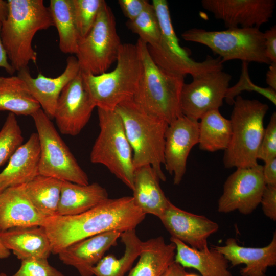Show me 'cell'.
<instances>
[{
    "mask_svg": "<svg viewBox=\"0 0 276 276\" xmlns=\"http://www.w3.org/2000/svg\"><path fill=\"white\" fill-rule=\"evenodd\" d=\"M146 215L132 196L108 198L83 213L46 218L42 226L50 240L52 254L58 255L68 246L107 232L135 229Z\"/></svg>",
    "mask_w": 276,
    "mask_h": 276,
    "instance_id": "cell-1",
    "label": "cell"
},
{
    "mask_svg": "<svg viewBox=\"0 0 276 276\" xmlns=\"http://www.w3.org/2000/svg\"><path fill=\"white\" fill-rule=\"evenodd\" d=\"M8 13L1 24L0 36L9 62L15 70L36 63L32 47L36 33L54 26L48 7L42 0H8Z\"/></svg>",
    "mask_w": 276,
    "mask_h": 276,
    "instance_id": "cell-2",
    "label": "cell"
},
{
    "mask_svg": "<svg viewBox=\"0 0 276 276\" xmlns=\"http://www.w3.org/2000/svg\"><path fill=\"white\" fill-rule=\"evenodd\" d=\"M135 45L141 70L137 88L131 99L147 113L170 124L183 116L180 96L185 77L157 65L149 53L147 44L140 39Z\"/></svg>",
    "mask_w": 276,
    "mask_h": 276,
    "instance_id": "cell-3",
    "label": "cell"
},
{
    "mask_svg": "<svg viewBox=\"0 0 276 276\" xmlns=\"http://www.w3.org/2000/svg\"><path fill=\"white\" fill-rule=\"evenodd\" d=\"M115 110L120 115L133 153L134 169L151 166L160 180L166 177L162 169L164 164L165 132L168 124L150 114L130 99Z\"/></svg>",
    "mask_w": 276,
    "mask_h": 276,
    "instance_id": "cell-4",
    "label": "cell"
},
{
    "mask_svg": "<svg viewBox=\"0 0 276 276\" xmlns=\"http://www.w3.org/2000/svg\"><path fill=\"white\" fill-rule=\"evenodd\" d=\"M116 62L112 71L101 74L81 71L84 88L97 108L114 110L135 93L141 70L136 45L122 43Z\"/></svg>",
    "mask_w": 276,
    "mask_h": 276,
    "instance_id": "cell-5",
    "label": "cell"
},
{
    "mask_svg": "<svg viewBox=\"0 0 276 276\" xmlns=\"http://www.w3.org/2000/svg\"><path fill=\"white\" fill-rule=\"evenodd\" d=\"M230 121L232 136L224 150L225 168H248L258 165L257 153L264 131V119L269 106L256 99L237 96Z\"/></svg>",
    "mask_w": 276,
    "mask_h": 276,
    "instance_id": "cell-6",
    "label": "cell"
},
{
    "mask_svg": "<svg viewBox=\"0 0 276 276\" xmlns=\"http://www.w3.org/2000/svg\"><path fill=\"white\" fill-rule=\"evenodd\" d=\"M153 6L160 30V38L155 45L148 47L149 53L155 63L173 74L192 77L209 72L222 70L223 63L220 57L208 55L204 60L197 62L190 57L191 51L182 47L175 32L168 2L153 0Z\"/></svg>",
    "mask_w": 276,
    "mask_h": 276,
    "instance_id": "cell-7",
    "label": "cell"
},
{
    "mask_svg": "<svg viewBox=\"0 0 276 276\" xmlns=\"http://www.w3.org/2000/svg\"><path fill=\"white\" fill-rule=\"evenodd\" d=\"M100 132L91 149L90 160L101 164L131 190L134 168L132 148L122 120L114 110L97 108Z\"/></svg>",
    "mask_w": 276,
    "mask_h": 276,
    "instance_id": "cell-8",
    "label": "cell"
},
{
    "mask_svg": "<svg viewBox=\"0 0 276 276\" xmlns=\"http://www.w3.org/2000/svg\"><path fill=\"white\" fill-rule=\"evenodd\" d=\"M181 36L185 41L206 46L219 55L222 63L240 60L248 63H271L265 54L264 33L259 28L237 27L221 31L193 28Z\"/></svg>",
    "mask_w": 276,
    "mask_h": 276,
    "instance_id": "cell-9",
    "label": "cell"
},
{
    "mask_svg": "<svg viewBox=\"0 0 276 276\" xmlns=\"http://www.w3.org/2000/svg\"><path fill=\"white\" fill-rule=\"evenodd\" d=\"M31 117L40 145L39 174L80 185L89 184L87 174L61 138L51 119L41 108Z\"/></svg>",
    "mask_w": 276,
    "mask_h": 276,
    "instance_id": "cell-10",
    "label": "cell"
},
{
    "mask_svg": "<svg viewBox=\"0 0 276 276\" xmlns=\"http://www.w3.org/2000/svg\"><path fill=\"white\" fill-rule=\"evenodd\" d=\"M122 44L114 15L105 2L90 30L79 41L75 55L80 71L93 75L106 72L117 61Z\"/></svg>",
    "mask_w": 276,
    "mask_h": 276,
    "instance_id": "cell-11",
    "label": "cell"
},
{
    "mask_svg": "<svg viewBox=\"0 0 276 276\" xmlns=\"http://www.w3.org/2000/svg\"><path fill=\"white\" fill-rule=\"evenodd\" d=\"M192 78V82L182 86L181 109L183 116L199 121L208 112L222 106L232 76L217 70Z\"/></svg>",
    "mask_w": 276,
    "mask_h": 276,
    "instance_id": "cell-12",
    "label": "cell"
},
{
    "mask_svg": "<svg viewBox=\"0 0 276 276\" xmlns=\"http://www.w3.org/2000/svg\"><path fill=\"white\" fill-rule=\"evenodd\" d=\"M263 166L237 168L227 178L218 202V211L227 213L238 210L248 215L260 204L265 188Z\"/></svg>",
    "mask_w": 276,
    "mask_h": 276,
    "instance_id": "cell-13",
    "label": "cell"
},
{
    "mask_svg": "<svg viewBox=\"0 0 276 276\" xmlns=\"http://www.w3.org/2000/svg\"><path fill=\"white\" fill-rule=\"evenodd\" d=\"M203 9L225 26L252 28L267 23L272 17L275 0H202Z\"/></svg>",
    "mask_w": 276,
    "mask_h": 276,
    "instance_id": "cell-14",
    "label": "cell"
},
{
    "mask_svg": "<svg viewBox=\"0 0 276 276\" xmlns=\"http://www.w3.org/2000/svg\"><path fill=\"white\" fill-rule=\"evenodd\" d=\"M95 106L84 88L81 71L63 89L54 118L60 132L75 136L88 122Z\"/></svg>",
    "mask_w": 276,
    "mask_h": 276,
    "instance_id": "cell-15",
    "label": "cell"
},
{
    "mask_svg": "<svg viewBox=\"0 0 276 276\" xmlns=\"http://www.w3.org/2000/svg\"><path fill=\"white\" fill-rule=\"evenodd\" d=\"M199 121L182 116L168 124L165 132L164 165L173 183H180L186 172L187 159L198 144Z\"/></svg>",
    "mask_w": 276,
    "mask_h": 276,
    "instance_id": "cell-16",
    "label": "cell"
},
{
    "mask_svg": "<svg viewBox=\"0 0 276 276\" xmlns=\"http://www.w3.org/2000/svg\"><path fill=\"white\" fill-rule=\"evenodd\" d=\"M159 219L172 237L202 251L209 249L208 239L219 229L216 222L183 210L171 201Z\"/></svg>",
    "mask_w": 276,
    "mask_h": 276,
    "instance_id": "cell-17",
    "label": "cell"
},
{
    "mask_svg": "<svg viewBox=\"0 0 276 276\" xmlns=\"http://www.w3.org/2000/svg\"><path fill=\"white\" fill-rule=\"evenodd\" d=\"M80 71L76 57L71 56L66 59L64 71L56 77H48L39 73L36 78H33L28 66L18 71L17 76L25 82L42 110L52 119L62 90Z\"/></svg>",
    "mask_w": 276,
    "mask_h": 276,
    "instance_id": "cell-18",
    "label": "cell"
},
{
    "mask_svg": "<svg viewBox=\"0 0 276 276\" xmlns=\"http://www.w3.org/2000/svg\"><path fill=\"white\" fill-rule=\"evenodd\" d=\"M122 233L107 232L78 241L60 251L59 258L64 264L75 268L80 276H93V268L117 244Z\"/></svg>",
    "mask_w": 276,
    "mask_h": 276,
    "instance_id": "cell-19",
    "label": "cell"
},
{
    "mask_svg": "<svg viewBox=\"0 0 276 276\" xmlns=\"http://www.w3.org/2000/svg\"><path fill=\"white\" fill-rule=\"evenodd\" d=\"M222 254L233 266L244 264L240 271L241 276H266L267 269L276 265V233L267 245L262 247L240 246L233 238H228L224 245L211 247Z\"/></svg>",
    "mask_w": 276,
    "mask_h": 276,
    "instance_id": "cell-20",
    "label": "cell"
},
{
    "mask_svg": "<svg viewBox=\"0 0 276 276\" xmlns=\"http://www.w3.org/2000/svg\"><path fill=\"white\" fill-rule=\"evenodd\" d=\"M25 185L8 188L0 193V232L43 225L47 217L30 200Z\"/></svg>",
    "mask_w": 276,
    "mask_h": 276,
    "instance_id": "cell-21",
    "label": "cell"
},
{
    "mask_svg": "<svg viewBox=\"0 0 276 276\" xmlns=\"http://www.w3.org/2000/svg\"><path fill=\"white\" fill-rule=\"evenodd\" d=\"M39 158L38 134L33 133L11 156L0 173V193L8 188L27 184L38 175Z\"/></svg>",
    "mask_w": 276,
    "mask_h": 276,
    "instance_id": "cell-22",
    "label": "cell"
},
{
    "mask_svg": "<svg viewBox=\"0 0 276 276\" xmlns=\"http://www.w3.org/2000/svg\"><path fill=\"white\" fill-rule=\"evenodd\" d=\"M5 246L21 261L48 259L52 254L48 236L42 226L18 227L0 232Z\"/></svg>",
    "mask_w": 276,
    "mask_h": 276,
    "instance_id": "cell-23",
    "label": "cell"
},
{
    "mask_svg": "<svg viewBox=\"0 0 276 276\" xmlns=\"http://www.w3.org/2000/svg\"><path fill=\"white\" fill-rule=\"evenodd\" d=\"M159 179L150 165L134 170L132 196L134 204L145 214L158 218L170 201L166 197L159 185Z\"/></svg>",
    "mask_w": 276,
    "mask_h": 276,
    "instance_id": "cell-24",
    "label": "cell"
},
{
    "mask_svg": "<svg viewBox=\"0 0 276 276\" xmlns=\"http://www.w3.org/2000/svg\"><path fill=\"white\" fill-rule=\"evenodd\" d=\"M108 198L107 190L98 183L83 185L63 181L57 215L79 214L95 207Z\"/></svg>",
    "mask_w": 276,
    "mask_h": 276,
    "instance_id": "cell-25",
    "label": "cell"
},
{
    "mask_svg": "<svg viewBox=\"0 0 276 276\" xmlns=\"http://www.w3.org/2000/svg\"><path fill=\"white\" fill-rule=\"evenodd\" d=\"M170 241L176 246L174 261L183 267L194 268L201 276H232L228 261L213 248L202 251L175 238L171 237Z\"/></svg>",
    "mask_w": 276,
    "mask_h": 276,
    "instance_id": "cell-26",
    "label": "cell"
},
{
    "mask_svg": "<svg viewBox=\"0 0 276 276\" xmlns=\"http://www.w3.org/2000/svg\"><path fill=\"white\" fill-rule=\"evenodd\" d=\"M176 246L162 237L142 241L139 261L127 276H163L174 262Z\"/></svg>",
    "mask_w": 276,
    "mask_h": 276,
    "instance_id": "cell-27",
    "label": "cell"
},
{
    "mask_svg": "<svg viewBox=\"0 0 276 276\" xmlns=\"http://www.w3.org/2000/svg\"><path fill=\"white\" fill-rule=\"evenodd\" d=\"M41 107L17 75L0 76V111L32 116Z\"/></svg>",
    "mask_w": 276,
    "mask_h": 276,
    "instance_id": "cell-28",
    "label": "cell"
},
{
    "mask_svg": "<svg viewBox=\"0 0 276 276\" xmlns=\"http://www.w3.org/2000/svg\"><path fill=\"white\" fill-rule=\"evenodd\" d=\"M200 120L199 149L211 152L225 150L229 144L232 136L230 120L224 118L219 109L208 112Z\"/></svg>",
    "mask_w": 276,
    "mask_h": 276,
    "instance_id": "cell-29",
    "label": "cell"
},
{
    "mask_svg": "<svg viewBox=\"0 0 276 276\" xmlns=\"http://www.w3.org/2000/svg\"><path fill=\"white\" fill-rule=\"evenodd\" d=\"M120 238L125 246L123 255L117 258L113 255L104 256L93 268L95 276H125L139 257L142 241L137 236L135 230L122 233Z\"/></svg>",
    "mask_w": 276,
    "mask_h": 276,
    "instance_id": "cell-30",
    "label": "cell"
},
{
    "mask_svg": "<svg viewBox=\"0 0 276 276\" xmlns=\"http://www.w3.org/2000/svg\"><path fill=\"white\" fill-rule=\"evenodd\" d=\"M59 36V48L65 54H76L81 37L74 19L71 0H51L48 7Z\"/></svg>",
    "mask_w": 276,
    "mask_h": 276,
    "instance_id": "cell-31",
    "label": "cell"
},
{
    "mask_svg": "<svg viewBox=\"0 0 276 276\" xmlns=\"http://www.w3.org/2000/svg\"><path fill=\"white\" fill-rule=\"evenodd\" d=\"M62 181L39 174L25 185V191L30 200L47 218L57 214Z\"/></svg>",
    "mask_w": 276,
    "mask_h": 276,
    "instance_id": "cell-32",
    "label": "cell"
},
{
    "mask_svg": "<svg viewBox=\"0 0 276 276\" xmlns=\"http://www.w3.org/2000/svg\"><path fill=\"white\" fill-rule=\"evenodd\" d=\"M127 27L139 36L147 45L157 44L160 38V30L155 9L150 3L134 20L128 21Z\"/></svg>",
    "mask_w": 276,
    "mask_h": 276,
    "instance_id": "cell-33",
    "label": "cell"
},
{
    "mask_svg": "<svg viewBox=\"0 0 276 276\" xmlns=\"http://www.w3.org/2000/svg\"><path fill=\"white\" fill-rule=\"evenodd\" d=\"M24 137L15 114L9 112L0 130V166L23 144Z\"/></svg>",
    "mask_w": 276,
    "mask_h": 276,
    "instance_id": "cell-34",
    "label": "cell"
},
{
    "mask_svg": "<svg viewBox=\"0 0 276 276\" xmlns=\"http://www.w3.org/2000/svg\"><path fill=\"white\" fill-rule=\"evenodd\" d=\"M104 0H71L73 15L81 38L93 26Z\"/></svg>",
    "mask_w": 276,
    "mask_h": 276,
    "instance_id": "cell-35",
    "label": "cell"
},
{
    "mask_svg": "<svg viewBox=\"0 0 276 276\" xmlns=\"http://www.w3.org/2000/svg\"><path fill=\"white\" fill-rule=\"evenodd\" d=\"M248 63L242 62L241 73L238 82L233 86L229 87L226 92L224 100L232 105L235 98L244 91L256 92L276 105V90L270 87H262L254 84L250 78L248 73Z\"/></svg>",
    "mask_w": 276,
    "mask_h": 276,
    "instance_id": "cell-36",
    "label": "cell"
},
{
    "mask_svg": "<svg viewBox=\"0 0 276 276\" xmlns=\"http://www.w3.org/2000/svg\"><path fill=\"white\" fill-rule=\"evenodd\" d=\"M12 276H64L51 265L48 259H30L21 261L20 266Z\"/></svg>",
    "mask_w": 276,
    "mask_h": 276,
    "instance_id": "cell-37",
    "label": "cell"
},
{
    "mask_svg": "<svg viewBox=\"0 0 276 276\" xmlns=\"http://www.w3.org/2000/svg\"><path fill=\"white\" fill-rule=\"evenodd\" d=\"M276 158V112L271 116L269 122L264 129L260 143L257 159L264 163Z\"/></svg>",
    "mask_w": 276,
    "mask_h": 276,
    "instance_id": "cell-38",
    "label": "cell"
},
{
    "mask_svg": "<svg viewBox=\"0 0 276 276\" xmlns=\"http://www.w3.org/2000/svg\"><path fill=\"white\" fill-rule=\"evenodd\" d=\"M260 204L265 215L273 221L276 220V185H266Z\"/></svg>",
    "mask_w": 276,
    "mask_h": 276,
    "instance_id": "cell-39",
    "label": "cell"
},
{
    "mask_svg": "<svg viewBox=\"0 0 276 276\" xmlns=\"http://www.w3.org/2000/svg\"><path fill=\"white\" fill-rule=\"evenodd\" d=\"M147 0H119L118 4L128 21L135 19L149 4Z\"/></svg>",
    "mask_w": 276,
    "mask_h": 276,
    "instance_id": "cell-40",
    "label": "cell"
},
{
    "mask_svg": "<svg viewBox=\"0 0 276 276\" xmlns=\"http://www.w3.org/2000/svg\"><path fill=\"white\" fill-rule=\"evenodd\" d=\"M264 33V48L267 58L271 63L276 62V26L271 27Z\"/></svg>",
    "mask_w": 276,
    "mask_h": 276,
    "instance_id": "cell-41",
    "label": "cell"
},
{
    "mask_svg": "<svg viewBox=\"0 0 276 276\" xmlns=\"http://www.w3.org/2000/svg\"><path fill=\"white\" fill-rule=\"evenodd\" d=\"M263 175L266 185H276V158L265 163Z\"/></svg>",
    "mask_w": 276,
    "mask_h": 276,
    "instance_id": "cell-42",
    "label": "cell"
},
{
    "mask_svg": "<svg viewBox=\"0 0 276 276\" xmlns=\"http://www.w3.org/2000/svg\"><path fill=\"white\" fill-rule=\"evenodd\" d=\"M1 24L0 23V32ZM0 68H3L7 73L13 75L16 72L8 60L7 53L2 43L0 36Z\"/></svg>",
    "mask_w": 276,
    "mask_h": 276,
    "instance_id": "cell-43",
    "label": "cell"
},
{
    "mask_svg": "<svg viewBox=\"0 0 276 276\" xmlns=\"http://www.w3.org/2000/svg\"><path fill=\"white\" fill-rule=\"evenodd\" d=\"M266 82L269 87L276 90V62L269 64L266 74Z\"/></svg>",
    "mask_w": 276,
    "mask_h": 276,
    "instance_id": "cell-44",
    "label": "cell"
},
{
    "mask_svg": "<svg viewBox=\"0 0 276 276\" xmlns=\"http://www.w3.org/2000/svg\"><path fill=\"white\" fill-rule=\"evenodd\" d=\"M186 273L185 268L174 261L163 276H183Z\"/></svg>",
    "mask_w": 276,
    "mask_h": 276,
    "instance_id": "cell-45",
    "label": "cell"
},
{
    "mask_svg": "<svg viewBox=\"0 0 276 276\" xmlns=\"http://www.w3.org/2000/svg\"><path fill=\"white\" fill-rule=\"evenodd\" d=\"M8 13L7 1L0 0V23L4 21Z\"/></svg>",
    "mask_w": 276,
    "mask_h": 276,
    "instance_id": "cell-46",
    "label": "cell"
},
{
    "mask_svg": "<svg viewBox=\"0 0 276 276\" xmlns=\"http://www.w3.org/2000/svg\"><path fill=\"white\" fill-rule=\"evenodd\" d=\"M10 255V251L5 246L0 238V259L7 258Z\"/></svg>",
    "mask_w": 276,
    "mask_h": 276,
    "instance_id": "cell-47",
    "label": "cell"
},
{
    "mask_svg": "<svg viewBox=\"0 0 276 276\" xmlns=\"http://www.w3.org/2000/svg\"><path fill=\"white\" fill-rule=\"evenodd\" d=\"M183 276H198V275L194 273H189L186 272Z\"/></svg>",
    "mask_w": 276,
    "mask_h": 276,
    "instance_id": "cell-48",
    "label": "cell"
},
{
    "mask_svg": "<svg viewBox=\"0 0 276 276\" xmlns=\"http://www.w3.org/2000/svg\"><path fill=\"white\" fill-rule=\"evenodd\" d=\"M0 276H7L5 273L1 272L0 273Z\"/></svg>",
    "mask_w": 276,
    "mask_h": 276,
    "instance_id": "cell-49",
    "label": "cell"
}]
</instances>
